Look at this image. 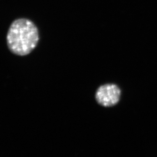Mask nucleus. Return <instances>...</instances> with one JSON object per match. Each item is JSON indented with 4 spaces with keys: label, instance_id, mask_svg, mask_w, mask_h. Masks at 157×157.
<instances>
[{
    "label": "nucleus",
    "instance_id": "nucleus-1",
    "mask_svg": "<svg viewBox=\"0 0 157 157\" xmlns=\"http://www.w3.org/2000/svg\"><path fill=\"white\" fill-rule=\"evenodd\" d=\"M6 40L8 47L12 53L24 56L29 55L37 46L39 40L38 29L30 19L19 18L11 23Z\"/></svg>",
    "mask_w": 157,
    "mask_h": 157
},
{
    "label": "nucleus",
    "instance_id": "nucleus-2",
    "mask_svg": "<svg viewBox=\"0 0 157 157\" xmlns=\"http://www.w3.org/2000/svg\"><path fill=\"white\" fill-rule=\"evenodd\" d=\"M121 91L114 84H105L100 86L95 94V99L98 104L103 107H113L119 103Z\"/></svg>",
    "mask_w": 157,
    "mask_h": 157
}]
</instances>
